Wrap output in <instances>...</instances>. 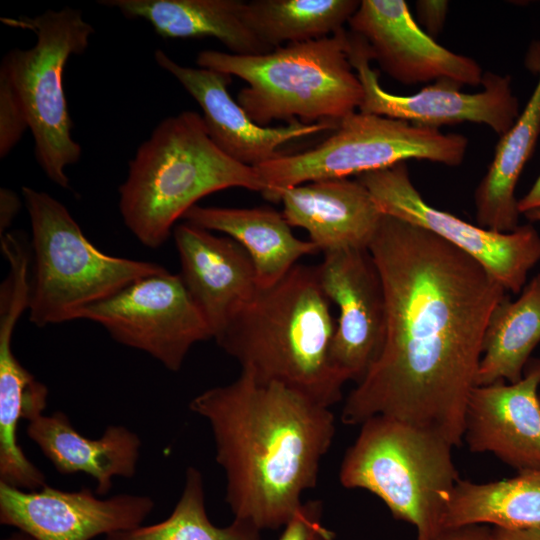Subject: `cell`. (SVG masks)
<instances>
[{"label": "cell", "mask_w": 540, "mask_h": 540, "mask_svg": "<svg viewBox=\"0 0 540 540\" xmlns=\"http://www.w3.org/2000/svg\"><path fill=\"white\" fill-rule=\"evenodd\" d=\"M489 540H540V526L522 529L491 527Z\"/></svg>", "instance_id": "cell-35"}, {"label": "cell", "mask_w": 540, "mask_h": 540, "mask_svg": "<svg viewBox=\"0 0 540 540\" xmlns=\"http://www.w3.org/2000/svg\"><path fill=\"white\" fill-rule=\"evenodd\" d=\"M540 343V274L512 301L505 296L493 309L483 337L475 384L515 383Z\"/></svg>", "instance_id": "cell-26"}, {"label": "cell", "mask_w": 540, "mask_h": 540, "mask_svg": "<svg viewBox=\"0 0 540 540\" xmlns=\"http://www.w3.org/2000/svg\"><path fill=\"white\" fill-rule=\"evenodd\" d=\"M347 55L363 87L360 112L436 129L473 122L489 126L500 137L520 115L509 75L484 73L483 89L477 93L462 92L460 83L440 79L413 95L403 96L381 87L377 71L370 66L372 58L366 43L352 32H347Z\"/></svg>", "instance_id": "cell-12"}, {"label": "cell", "mask_w": 540, "mask_h": 540, "mask_svg": "<svg viewBox=\"0 0 540 540\" xmlns=\"http://www.w3.org/2000/svg\"><path fill=\"white\" fill-rule=\"evenodd\" d=\"M530 222H540V209L531 210L523 214Z\"/></svg>", "instance_id": "cell-37"}, {"label": "cell", "mask_w": 540, "mask_h": 540, "mask_svg": "<svg viewBox=\"0 0 540 540\" xmlns=\"http://www.w3.org/2000/svg\"><path fill=\"white\" fill-rule=\"evenodd\" d=\"M468 139L440 129L356 111L338 122L333 133L316 147L279 155L254 167L266 185L262 193L277 201L287 188L308 182L349 178L392 167L408 159L447 166L462 163Z\"/></svg>", "instance_id": "cell-9"}, {"label": "cell", "mask_w": 540, "mask_h": 540, "mask_svg": "<svg viewBox=\"0 0 540 540\" xmlns=\"http://www.w3.org/2000/svg\"><path fill=\"white\" fill-rule=\"evenodd\" d=\"M27 436L60 474L85 473L96 481L95 492L105 496L114 477L136 473L141 439L123 425H109L101 437L81 435L62 411L28 421Z\"/></svg>", "instance_id": "cell-21"}, {"label": "cell", "mask_w": 540, "mask_h": 540, "mask_svg": "<svg viewBox=\"0 0 540 540\" xmlns=\"http://www.w3.org/2000/svg\"><path fill=\"white\" fill-rule=\"evenodd\" d=\"M31 239L29 319L45 327L80 319L88 307L166 268L98 250L68 209L47 192L22 187Z\"/></svg>", "instance_id": "cell-7"}, {"label": "cell", "mask_w": 540, "mask_h": 540, "mask_svg": "<svg viewBox=\"0 0 540 540\" xmlns=\"http://www.w3.org/2000/svg\"><path fill=\"white\" fill-rule=\"evenodd\" d=\"M196 64L245 81L237 102L264 127L274 120L338 123L359 110L363 101V87L347 55L345 29L265 54L203 50Z\"/></svg>", "instance_id": "cell-5"}, {"label": "cell", "mask_w": 540, "mask_h": 540, "mask_svg": "<svg viewBox=\"0 0 540 540\" xmlns=\"http://www.w3.org/2000/svg\"><path fill=\"white\" fill-rule=\"evenodd\" d=\"M154 506L147 495L100 498L87 487L26 491L0 482V523L35 540H92L129 530L142 525Z\"/></svg>", "instance_id": "cell-14"}, {"label": "cell", "mask_w": 540, "mask_h": 540, "mask_svg": "<svg viewBox=\"0 0 540 540\" xmlns=\"http://www.w3.org/2000/svg\"><path fill=\"white\" fill-rule=\"evenodd\" d=\"M472 525L540 526V468L488 483L459 479L444 506L440 530Z\"/></svg>", "instance_id": "cell-25"}, {"label": "cell", "mask_w": 540, "mask_h": 540, "mask_svg": "<svg viewBox=\"0 0 540 540\" xmlns=\"http://www.w3.org/2000/svg\"><path fill=\"white\" fill-rule=\"evenodd\" d=\"M2 540H35V539L24 532L16 530L10 533L8 536L4 537Z\"/></svg>", "instance_id": "cell-36"}, {"label": "cell", "mask_w": 540, "mask_h": 540, "mask_svg": "<svg viewBox=\"0 0 540 540\" xmlns=\"http://www.w3.org/2000/svg\"><path fill=\"white\" fill-rule=\"evenodd\" d=\"M539 398H540V391H539Z\"/></svg>", "instance_id": "cell-38"}, {"label": "cell", "mask_w": 540, "mask_h": 540, "mask_svg": "<svg viewBox=\"0 0 540 540\" xmlns=\"http://www.w3.org/2000/svg\"><path fill=\"white\" fill-rule=\"evenodd\" d=\"M540 357L530 359L515 383L474 386L464 435L474 453H491L518 470L540 468Z\"/></svg>", "instance_id": "cell-17"}, {"label": "cell", "mask_w": 540, "mask_h": 540, "mask_svg": "<svg viewBox=\"0 0 540 540\" xmlns=\"http://www.w3.org/2000/svg\"><path fill=\"white\" fill-rule=\"evenodd\" d=\"M260 532L237 519L224 527L214 525L206 510L202 474L190 466L185 472L180 498L166 519L115 532L105 540H260Z\"/></svg>", "instance_id": "cell-28"}, {"label": "cell", "mask_w": 540, "mask_h": 540, "mask_svg": "<svg viewBox=\"0 0 540 540\" xmlns=\"http://www.w3.org/2000/svg\"><path fill=\"white\" fill-rule=\"evenodd\" d=\"M347 449L339 481L377 496L394 518L427 540L440 530L444 506L460 477L453 446L441 436L387 416L365 420Z\"/></svg>", "instance_id": "cell-6"}, {"label": "cell", "mask_w": 540, "mask_h": 540, "mask_svg": "<svg viewBox=\"0 0 540 540\" xmlns=\"http://www.w3.org/2000/svg\"><path fill=\"white\" fill-rule=\"evenodd\" d=\"M490 530L483 525L441 529L427 540H489Z\"/></svg>", "instance_id": "cell-33"}, {"label": "cell", "mask_w": 540, "mask_h": 540, "mask_svg": "<svg viewBox=\"0 0 540 540\" xmlns=\"http://www.w3.org/2000/svg\"><path fill=\"white\" fill-rule=\"evenodd\" d=\"M154 58L158 66L173 76L199 104L214 144L246 166L254 168L276 158L280 155L279 148L286 143L337 128L338 123L334 122L306 124L300 120L279 127L260 126L230 95L228 85L232 76L179 64L161 49L155 50Z\"/></svg>", "instance_id": "cell-16"}, {"label": "cell", "mask_w": 540, "mask_h": 540, "mask_svg": "<svg viewBox=\"0 0 540 540\" xmlns=\"http://www.w3.org/2000/svg\"><path fill=\"white\" fill-rule=\"evenodd\" d=\"M189 409L210 426L234 519L259 531L284 527L317 484L336 432L331 408L241 372L195 396Z\"/></svg>", "instance_id": "cell-2"}, {"label": "cell", "mask_w": 540, "mask_h": 540, "mask_svg": "<svg viewBox=\"0 0 540 540\" xmlns=\"http://www.w3.org/2000/svg\"><path fill=\"white\" fill-rule=\"evenodd\" d=\"M1 20L36 37L32 47L14 48L4 55L0 76L9 81L23 106L42 171L51 182L68 189L66 168L79 161L82 148L71 134L63 72L71 56L88 48L94 28L81 10L72 7Z\"/></svg>", "instance_id": "cell-8"}, {"label": "cell", "mask_w": 540, "mask_h": 540, "mask_svg": "<svg viewBox=\"0 0 540 540\" xmlns=\"http://www.w3.org/2000/svg\"><path fill=\"white\" fill-rule=\"evenodd\" d=\"M368 249L384 287L385 338L341 419L387 416L459 447L486 326L507 291L468 254L393 216H383Z\"/></svg>", "instance_id": "cell-1"}, {"label": "cell", "mask_w": 540, "mask_h": 540, "mask_svg": "<svg viewBox=\"0 0 540 540\" xmlns=\"http://www.w3.org/2000/svg\"><path fill=\"white\" fill-rule=\"evenodd\" d=\"M356 179L384 215L422 227L468 254L507 292L520 293L529 271L540 261V234L532 224L503 233L436 209L413 185L405 162L360 174Z\"/></svg>", "instance_id": "cell-10"}, {"label": "cell", "mask_w": 540, "mask_h": 540, "mask_svg": "<svg viewBox=\"0 0 540 540\" xmlns=\"http://www.w3.org/2000/svg\"><path fill=\"white\" fill-rule=\"evenodd\" d=\"M173 236L180 276L216 339L259 288L252 260L232 238L188 222Z\"/></svg>", "instance_id": "cell-18"}, {"label": "cell", "mask_w": 540, "mask_h": 540, "mask_svg": "<svg viewBox=\"0 0 540 540\" xmlns=\"http://www.w3.org/2000/svg\"><path fill=\"white\" fill-rule=\"evenodd\" d=\"M234 187L266 190L253 167L214 144L200 114L183 111L158 123L137 148L118 190L119 210L139 242L158 248L200 199Z\"/></svg>", "instance_id": "cell-4"}, {"label": "cell", "mask_w": 540, "mask_h": 540, "mask_svg": "<svg viewBox=\"0 0 540 540\" xmlns=\"http://www.w3.org/2000/svg\"><path fill=\"white\" fill-rule=\"evenodd\" d=\"M335 324L317 267L296 264L258 288L215 340L241 372L331 408L347 382L330 357Z\"/></svg>", "instance_id": "cell-3"}, {"label": "cell", "mask_w": 540, "mask_h": 540, "mask_svg": "<svg viewBox=\"0 0 540 540\" xmlns=\"http://www.w3.org/2000/svg\"><path fill=\"white\" fill-rule=\"evenodd\" d=\"M321 287L338 308L330 357L348 381L360 382L376 361L386 331L384 287L367 248L324 253L316 266Z\"/></svg>", "instance_id": "cell-13"}, {"label": "cell", "mask_w": 540, "mask_h": 540, "mask_svg": "<svg viewBox=\"0 0 540 540\" xmlns=\"http://www.w3.org/2000/svg\"><path fill=\"white\" fill-rule=\"evenodd\" d=\"M283 216L291 227L307 231L323 253L369 248L384 214L356 178L324 179L281 191Z\"/></svg>", "instance_id": "cell-20"}, {"label": "cell", "mask_w": 540, "mask_h": 540, "mask_svg": "<svg viewBox=\"0 0 540 540\" xmlns=\"http://www.w3.org/2000/svg\"><path fill=\"white\" fill-rule=\"evenodd\" d=\"M525 65L534 74L540 72V41H534L529 45L525 56ZM535 209H540V174L530 190L518 200L520 214Z\"/></svg>", "instance_id": "cell-31"}, {"label": "cell", "mask_w": 540, "mask_h": 540, "mask_svg": "<svg viewBox=\"0 0 540 540\" xmlns=\"http://www.w3.org/2000/svg\"><path fill=\"white\" fill-rule=\"evenodd\" d=\"M322 511L318 500L303 502L277 540H334L335 533L322 521Z\"/></svg>", "instance_id": "cell-30"}, {"label": "cell", "mask_w": 540, "mask_h": 540, "mask_svg": "<svg viewBox=\"0 0 540 540\" xmlns=\"http://www.w3.org/2000/svg\"><path fill=\"white\" fill-rule=\"evenodd\" d=\"M348 24L350 32L364 40L372 60L404 85L440 79L470 86L482 83L479 64L438 44L403 0H362Z\"/></svg>", "instance_id": "cell-15"}, {"label": "cell", "mask_w": 540, "mask_h": 540, "mask_svg": "<svg viewBox=\"0 0 540 540\" xmlns=\"http://www.w3.org/2000/svg\"><path fill=\"white\" fill-rule=\"evenodd\" d=\"M416 7L419 20L427 29L428 35L433 38L443 27L447 15L448 2L420 0L416 2Z\"/></svg>", "instance_id": "cell-32"}, {"label": "cell", "mask_w": 540, "mask_h": 540, "mask_svg": "<svg viewBox=\"0 0 540 540\" xmlns=\"http://www.w3.org/2000/svg\"><path fill=\"white\" fill-rule=\"evenodd\" d=\"M185 222L225 234L247 252L259 288L269 287L288 273L298 260L319 251L310 240L297 238L283 214L271 208H225L195 205Z\"/></svg>", "instance_id": "cell-23"}, {"label": "cell", "mask_w": 540, "mask_h": 540, "mask_svg": "<svg viewBox=\"0 0 540 540\" xmlns=\"http://www.w3.org/2000/svg\"><path fill=\"white\" fill-rule=\"evenodd\" d=\"M25 293L0 295V482L34 491L46 484L44 473L26 456L18 442L20 420L43 414L48 388L16 358L12 338L18 320L28 310Z\"/></svg>", "instance_id": "cell-19"}, {"label": "cell", "mask_w": 540, "mask_h": 540, "mask_svg": "<svg viewBox=\"0 0 540 540\" xmlns=\"http://www.w3.org/2000/svg\"><path fill=\"white\" fill-rule=\"evenodd\" d=\"M359 5L358 0H251L245 4V21L274 49L334 35Z\"/></svg>", "instance_id": "cell-27"}, {"label": "cell", "mask_w": 540, "mask_h": 540, "mask_svg": "<svg viewBox=\"0 0 540 540\" xmlns=\"http://www.w3.org/2000/svg\"><path fill=\"white\" fill-rule=\"evenodd\" d=\"M80 319L100 324L125 346L143 351L170 371H178L210 328L180 274L167 269L131 283L85 309Z\"/></svg>", "instance_id": "cell-11"}, {"label": "cell", "mask_w": 540, "mask_h": 540, "mask_svg": "<svg viewBox=\"0 0 540 540\" xmlns=\"http://www.w3.org/2000/svg\"><path fill=\"white\" fill-rule=\"evenodd\" d=\"M19 196L12 190L2 187L0 189V236L12 224L21 207Z\"/></svg>", "instance_id": "cell-34"}, {"label": "cell", "mask_w": 540, "mask_h": 540, "mask_svg": "<svg viewBox=\"0 0 540 540\" xmlns=\"http://www.w3.org/2000/svg\"><path fill=\"white\" fill-rule=\"evenodd\" d=\"M29 123L12 85L0 76V157L5 158L22 139Z\"/></svg>", "instance_id": "cell-29"}, {"label": "cell", "mask_w": 540, "mask_h": 540, "mask_svg": "<svg viewBox=\"0 0 540 540\" xmlns=\"http://www.w3.org/2000/svg\"><path fill=\"white\" fill-rule=\"evenodd\" d=\"M532 95L514 125L495 148L487 173L475 191L477 225L497 232L519 226L516 184L540 134V72Z\"/></svg>", "instance_id": "cell-24"}, {"label": "cell", "mask_w": 540, "mask_h": 540, "mask_svg": "<svg viewBox=\"0 0 540 540\" xmlns=\"http://www.w3.org/2000/svg\"><path fill=\"white\" fill-rule=\"evenodd\" d=\"M128 19L148 22L162 38L211 37L232 54L258 55L273 49L262 43L245 21L241 0H101Z\"/></svg>", "instance_id": "cell-22"}]
</instances>
